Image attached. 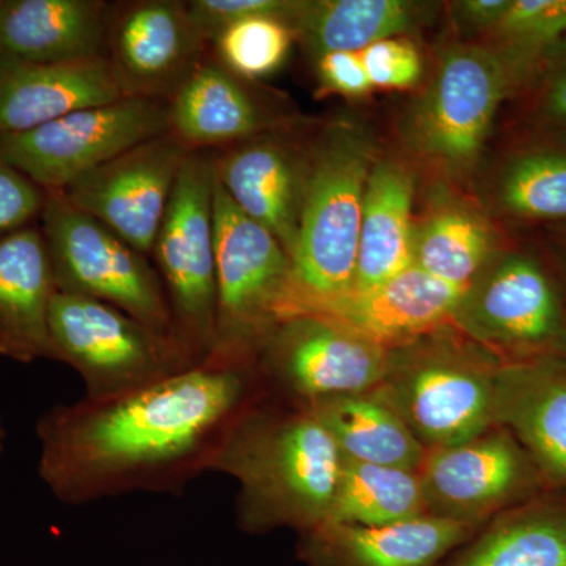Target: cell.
<instances>
[{
	"label": "cell",
	"instance_id": "6da1fadb",
	"mask_svg": "<svg viewBox=\"0 0 566 566\" xmlns=\"http://www.w3.org/2000/svg\"><path fill=\"white\" fill-rule=\"evenodd\" d=\"M266 394L256 365L202 364L150 386L51 408L39 420V474L69 505L178 494L208 474L234 420Z\"/></svg>",
	"mask_w": 566,
	"mask_h": 566
},
{
	"label": "cell",
	"instance_id": "7a4b0ae2",
	"mask_svg": "<svg viewBox=\"0 0 566 566\" xmlns=\"http://www.w3.org/2000/svg\"><path fill=\"white\" fill-rule=\"evenodd\" d=\"M342 461L333 438L307 406L266 392L223 436L210 472L240 483L241 531L294 528L304 534L326 521Z\"/></svg>",
	"mask_w": 566,
	"mask_h": 566
},
{
	"label": "cell",
	"instance_id": "3957f363",
	"mask_svg": "<svg viewBox=\"0 0 566 566\" xmlns=\"http://www.w3.org/2000/svg\"><path fill=\"white\" fill-rule=\"evenodd\" d=\"M303 210L279 322L354 289L368 178L370 136L352 123L329 126L305 150Z\"/></svg>",
	"mask_w": 566,
	"mask_h": 566
},
{
	"label": "cell",
	"instance_id": "277c9868",
	"mask_svg": "<svg viewBox=\"0 0 566 566\" xmlns=\"http://www.w3.org/2000/svg\"><path fill=\"white\" fill-rule=\"evenodd\" d=\"M438 334L390 349L389 370L375 389L427 450L463 444L497 427L494 381L502 360Z\"/></svg>",
	"mask_w": 566,
	"mask_h": 566
},
{
	"label": "cell",
	"instance_id": "5b68a950",
	"mask_svg": "<svg viewBox=\"0 0 566 566\" xmlns=\"http://www.w3.org/2000/svg\"><path fill=\"white\" fill-rule=\"evenodd\" d=\"M532 73L497 46L449 48L406 118L409 147L441 172L463 177L479 161L499 106Z\"/></svg>",
	"mask_w": 566,
	"mask_h": 566
},
{
	"label": "cell",
	"instance_id": "8992f818",
	"mask_svg": "<svg viewBox=\"0 0 566 566\" xmlns=\"http://www.w3.org/2000/svg\"><path fill=\"white\" fill-rule=\"evenodd\" d=\"M214 153H189L151 255L166 290L174 338L193 364L214 346L216 281Z\"/></svg>",
	"mask_w": 566,
	"mask_h": 566
},
{
	"label": "cell",
	"instance_id": "52a82bcc",
	"mask_svg": "<svg viewBox=\"0 0 566 566\" xmlns=\"http://www.w3.org/2000/svg\"><path fill=\"white\" fill-rule=\"evenodd\" d=\"M216 311L211 359L256 365L279 322L290 282L289 253L270 230L244 214L216 178Z\"/></svg>",
	"mask_w": 566,
	"mask_h": 566
},
{
	"label": "cell",
	"instance_id": "ba28073f",
	"mask_svg": "<svg viewBox=\"0 0 566 566\" xmlns=\"http://www.w3.org/2000/svg\"><path fill=\"white\" fill-rule=\"evenodd\" d=\"M40 221L59 292L102 301L174 337L166 290L147 255L61 191H46Z\"/></svg>",
	"mask_w": 566,
	"mask_h": 566
},
{
	"label": "cell",
	"instance_id": "9c48e42d",
	"mask_svg": "<svg viewBox=\"0 0 566 566\" xmlns=\"http://www.w3.org/2000/svg\"><path fill=\"white\" fill-rule=\"evenodd\" d=\"M50 337L52 360L76 370L92 400L133 392L197 365L170 335L76 294L55 293Z\"/></svg>",
	"mask_w": 566,
	"mask_h": 566
},
{
	"label": "cell",
	"instance_id": "30bf717a",
	"mask_svg": "<svg viewBox=\"0 0 566 566\" xmlns=\"http://www.w3.org/2000/svg\"><path fill=\"white\" fill-rule=\"evenodd\" d=\"M453 324L502 363L566 357V305L542 264L521 253L493 256L464 290Z\"/></svg>",
	"mask_w": 566,
	"mask_h": 566
},
{
	"label": "cell",
	"instance_id": "8fae6325",
	"mask_svg": "<svg viewBox=\"0 0 566 566\" xmlns=\"http://www.w3.org/2000/svg\"><path fill=\"white\" fill-rule=\"evenodd\" d=\"M169 132V103L122 96L0 137V158L44 191H65L82 175Z\"/></svg>",
	"mask_w": 566,
	"mask_h": 566
},
{
	"label": "cell",
	"instance_id": "7c38bea8",
	"mask_svg": "<svg viewBox=\"0 0 566 566\" xmlns=\"http://www.w3.org/2000/svg\"><path fill=\"white\" fill-rule=\"evenodd\" d=\"M389 365L386 346L311 315L282 319L256 359L268 395L294 405L374 390Z\"/></svg>",
	"mask_w": 566,
	"mask_h": 566
},
{
	"label": "cell",
	"instance_id": "4fadbf2b",
	"mask_svg": "<svg viewBox=\"0 0 566 566\" xmlns=\"http://www.w3.org/2000/svg\"><path fill=\"white\" fill-rule=\"evenodd\" d=\"M419 479L427 515L474 528L551 491L526 450L502 427L463 444L428 450Z\"/></svg>",
	"mask_w": 566,
	"mask_h": 566
},
{
	"label": "cell",
	"instance_id": "5bb4252c",
	"mask_svg": "<svg viewBox=\"0 0 566 566\" xmlns=\"http://www.w3.org/2000/svg\"><path fill=\"white\" fill-rule=\"evenodd\" d=\"M191 151L169 132L123 151L61 192L148 256Z\"/></svg>",
	"mask_w": 566,
	"mask_h": 566
},
{
	"label": "cell",
	"instance_id": "9a60e30c",
	"mask_svg": "<svg viewBox=\"0 0 566 566\" xmlns=\"http://www.w3.org/2000/svg\"><path fill=\"white\" fill-rule=\"evenodd\" d=\"M207 44L186 2L139 0L111 9L106 59L125 96L169 103Z\"/></svg>",
	"mask_w": 566,
	"mask_h": 566
},
{
	"label": "cell",
	"instance_id": "2e32d148",
	"mask_svg": "<svg viewBox=\"0 0 566 566\" xmlns=\"http://www.w3.org/2000/svg\"><path fill=\"white\" fill-rule=\"evenodd\" d=\"M464 289L424 273L416 264L381 285L352 290L312 305L300 315L318 316L394 349L453 323ZM296 315V316H300Z\"/></svg>",
	"mask_w": 566,
	"mask_h": 566
},
{
	"label": "cell",
	"instance_id": "e0dca14e",
	"mask_svg": "<svg viewBox=\"0 0 566 566\" xmlns=\"http://www.w3.org/2000/svg\"><path fill=\"white\" fill-rule=\"evenodd\" d=\"M495 424L515 436L551 490L566 493V357L499 365Z\"/></svg>",
	"mask_w": 566,
	"mask_h": 566
},
{
	"label": "cell",
	"instance_id": "ac0fdd59",
	"mask_svg": "<svg viewBox=\"0 0 566 566\" xmlns=\"http://www.w3.org/2000/svg\"><path fill=\"white\" fill-rule=\"evenodd\" d=\"M305 151L256 136L214 153L216 178L244 214L274 234L292 259L300 232Z\"/></svg>",
	"mask_w": 566,
	"mask_h": 566
},
{
	"label": "cell",
	"instance_id": "d6986e66",
	"mask_svg": "<svg viewBox=\"0 0 566 566\" xmlns=\"http://www.w3.org/2000/svg\"><path fill=\"white\" fill-rule=\"evenodd\" d=\"M474 532L430 515L379 527L323 523L300 534L297 557L305 566H438Z\"/></svg>",
	"mask_w": 566,
	"mask_h": 566
},
{
	"label": "cell",
	"instance_id": "ffe728a7",
	"mask_svg": "<svg viewBox=\"0 0 566 566\" xmlns=\"http://www.w3.org/2000/svg\"><path fill=\"white\" fill-rule=\"evenodd\" d=\"M122 96L106 57L46 65L0 55V137L31 132Z\"/></svg>",
	"mask_w": 566,
	"mask_h": 566
},
{
	"label": "cell",
	"instance_id": "44dd1931",
	"mask_svg": "<svg viewBox=\"0 0 566 566\" xmlns=\"http://www.w3.org/2000/svg\"><path fill=\"white\" fill-rule=\"evenodd\" d=\"M57 292L39 227L0 238V356L21 364L52 360L50 311Z\"/></svg>",
	"mask_w": 566,
	"mask_h": 566
},
{
	"label": "cell",
	"instance_id": "7402d4cb",
	"mask_svg": "<svg viewBox=\"0 0 566 566\" xmlns=\"http://www.w3.org/2000/svg\"><path fill=\"white\" fill-rule=\"evenodd\" d=\"M111 3L0 0V55L31 63L106 57Z\"/></svg>",
	"mask_w": 566,
	"mask_h": 566
},
{
	"label": "cell",
	"instance_id": "603a6c76",
	"mask_svg": "<svg viewBox=\"0 0 566 566\" xmlns=\"http://www.w3.org/2000/svg\"><path fill=\"white\" fill-rule=\"evenodd\" d=\"M244 81L218 59H203L169 99L170 133L192 151L260 136L271 122Z\"/></svg>",
	"mask_w": 566,
	"mask_h": 566
},
{
	"label": "cell",
	"instance_id": "cb8c5ba5",
	"mask_svg": "<svg viewBox=\"0 0 566 566\" xmlns=\"http://www.w3.org/2000/svg\"><path fill=\"white\" fill-rule=\"evenodd\" d=\"M415 177L395 159H376L360 223L353 290L381 285L412 264Z\"/></svg>",
	"mask_w": 566,
	"mask_h": 566
},
{
	"label": "cell",
	"instance_id": "d4e9b609",
	"mask_svg": "<svg viewBox=\"0 0 566 566\" xmlns=\"http://www.w3.org/2000/svg\"><path fill=\"white\" fill-rule=\"evenodd\" d=\"M342 458L419 472L428 450L376 390L333 395L305 405Z\"/></svg>",
	"mask_w": 566,
	"mask_h": 566
},
{
	"label": "cell",
	"instance_id": "484cf974",
	"mask_svg": "<svg viewBox=\"0 0 566 566\" xmlns=\"http://www.w3.org/2000/svg\"><path fill=\"white\" fill-rule=\"evenodd\" d=\"M447 566H566V493L546 491L495 516Z\"/></svg>",
	"mask_w": 566,
	"mask_h": 566
},
{
	"label": "cell",
	"instance_id": "4316f807",
	"mask_svg": "<svg viewBox=\"0 0 566 566\" xmlns=\"http://www.w3.org/2000/svg\"><path fill=\"white\" fill-rule=\"evenodd\" d=\"M416 3L403 0L303 2L292 24L294 39L314 59L327 52H360L416 29Z\"/></svg>",
	"mask_w": 566,
	"mask_h": 566
},
{
	"label": "cell",
	"instance_id": "83f0119b",
	"mask_svg": "<svg viewBox=\"0 0 566 566\" xmlns=\"http://www.w3.org/2000/svg\"><path fill=\"white\" fill-rule=\"evenodd\" d=\"M423 515L419 472L344 458L324 523L379 527Z\"/></svg>",
	"mask_w": 566,
	"mask_h": 566
},
{
	"label": "cell",
	"instance_id": "f1b7e54d",
	"mask_svg": "<svg viewBox=\"0 0 566 566\" xmlns=\"http://www.w3.org/2000/svg\"><path fill=\"white\" fill-rule=\"evenodd\" d=\"M493 244L485 216L468 205L449 203L416 229L412 264L465 290L493 260Z\"/></svg>",
	"mask_w": 566,
	"mask_h": 566
},
{
	"label": "cell",
	"instance_id": "f546056e",
	"mask_svg": "<svg viewBox=\"0 0 566 566\" xmlns=\"http://www.w3.org/2000/svg\"><path fill=\"white\" fill-rule=\"evenodd\" d=\"M497 199L513 216L566 218V148L521 153L499 178Z\"/></svg>",
	"mask_w": 566,
	"mask_h": 566
},
{
	"label": "cell",
	"instance_id": "4dcf8cb0",
	"mask_svg": "<svg viewBox=\"0 0 566 566\" xmlns=\"http://www.w3.org/2000/svg\"><path fill=\"white\" fill-rule=\"evenodd\" d=\"M294 33L277 18L234 22L212 41L218 61L243 80H256L281 69L292 50Z\"/></svg>",
	"mask_w": 566,
	"mask_h": 566
},
{
	"label": "cell",
	"instance_id": "1f68e13d",
	"mask_svg": "<svg viewBox=\"0 0 566 566\" xmlns=\"http://www.w3.org/2000/svg\"><path fill=\"white\" fill-rule=\"evenodd\" d=\"M493 33L495 46L538 70L547 52L566 36V0H510Z\"/></svg>",
	"mask_w": 566,
	"mask_h": 566
},
{
	"label": "cell",
	"instance_id": "d6a6232c",
	"mask_svg": "<svg viewBox=\"0 0 566 566\" xmlns=\"http://www.w3.org/2000/svg\"><path fill=\"white\" fill-rule=\"evenodd\" d=\"M193 24L208 43L227 28L249 18H277L292 28L303 2L292 0H191L186 2Z\"/></svg>",
	"mask_w": 566,
	"mask_h": 566
},
{
	"label": "cell",
	"instance_id": "836d02e7",
	"mask_svg": "<svg viewBox=\"0 0 566 566\" xmlns=\"http://www.w3.org/2000/svg\"><path fill=\"white\" fill-rule=\"evenodd\" d=\"M371 85L379 88H409L422 76V59L415 44L400 39L378 41L360 51Z\"/></svg>",
	"mask_w": 566,
	"mask_h": 566
},
{
	"label": "cell",
	"instance_id": "e575fe53",
	"mask_svg": "<svg viewBox=\"0 0 566 566\" xmlns=\"http://www.w3.org/2000/svg\"><path fill=\"white\" fill-rule=\"evenodd\" d=\"M46 191L0 158V238L31 226L43 211Z\"/></svg>",
	"mask_w": 566,
	"mask_h": 566
},
{
	"label": "cell",
	"instance_id": "d590c367",
	"mask_svg": "<svg viewBox=\"0 0 566 566\" xmlns=\"http://www.w3.org/2000/svg\"><path fill=\"white\" fill-rule=\"evenodd\" d=\"M315 70L319 87L327 93L356 98L374 88L360 52H327L315 59Z\"/></svg>",
	"mask_w": 566,
	"mask_h": 566
},
{
	"label": "cell",
	"instance_id": "8d00e7d4",
	"mask_svg": "<svg viewBox=\"0 0 566 566\" xmlns=\"http://www.w3.org/2000/svg\"><path fill=\"white\" fill-rule=\"evenodd\" d=\"M539 70V112L547 120L566 126V36L547 52Z\"/></svg>",
	"mask_w": 566,
	"mask_h": 566
},
{
	"label": "cell",
	"instance_id": "74e56055",
	"mask_svg": "<svg viewBox=\"0 0 566 566\" xmlns=\"http://www.w3.org/2000/svg\"><path fill=\"white\" fill-rule=\"evenodd\" d=\"M510 0H465L457 3L458 20L474 31H493L504 17Z\"/></svg>",
	"mask_w": 566,
	"mask_h": 566
},
{
	"label": "cell",
	"instance_id": "f35d334b",
	"mask_svg": "<svg viewBox=\"0 0 566 566\" xmlns=\"http://www.w3.org/2000/svg\"><path fill=\"white\" fill-rule=\"evenodd\" d=\"M2 438H3L2 424H0V447H2Z\"/></svg>",
	"mask_w": 566,
	"mask_h": 566
}]
</instances>
